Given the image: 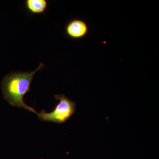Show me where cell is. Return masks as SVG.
Listing matches in <instances>:
<instances>
[{
    "label": "cell",
    "mask_w": 159,
    "mask_h": 159,
    "mask_svg": "<svg viewBox=\"0 0 159 159\" xmlns=\"http://www.w3.org/2000/svg\"><path fill=\"white\" fill-rule=\"evenodd\" d=\"M44 64L40 63L38 67L31 72H12L7 74L2 82L4 99L11 105L24 108L37 114V112L33 107L25 103L24 97L31 91V85L34 74L41 70Z\"/></svg>",
    "instance_id": "cell-1"
},
{
    "label": "cell",
    "mask_w": 159,
    "mask_h": 159,
    "mask_svg": "<svg viewBox=\"0 0 159 159\" xmlns=\"http://www.w3.org/2000/svg\"><path fill=\"white\" fill-rule=\"evenodd\" d=\"M54 97L59 102L54 109L50 113L44 110L37 112L39 119L43 122H55L58 124L64 123L75 112L76 103L68 98L64 94L56 95Z\"/></svg>",
    "instance_id": "cell-2"
},
{
    "label": "cell",
    "mask_w": 159,
    "mask_h": 159,
    "mask_svg": "<svg viewBox=\"0 0 159 159\" xmlns=\"http://www.w3.org/2000/svg\"><path fill=\"white\" fill-rule=\"evenodd\" d=\"M89 31V27L87 23L79 19L71 20L65 27L66 34L73 39L84 38L88 34Z\"/></svg>",
    "instance_id": "cell-3"
},
{
    "label": "cell",
    "mask_w": 159,
    "mask_h": 159,
    "mask_svg": "<svg viewBox=\"0 0 159 159\" xmlns=\"http://www.w3.org/2000/svg\"><path fill=\"white\" fill-rule=\"evenodd\" d=\"M25 4L26 9L32 14H43L48 6L46 0H26Z\"/></svg>",
    "instance_id": "cell-4"
}]
</instances>
